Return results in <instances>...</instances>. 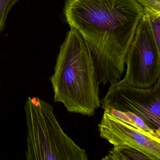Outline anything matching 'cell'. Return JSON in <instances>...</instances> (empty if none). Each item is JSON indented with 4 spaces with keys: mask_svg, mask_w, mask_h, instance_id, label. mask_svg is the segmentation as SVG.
I'll return each instance as SVG.
<instances>
[{
    "mask_svg": "<svg viewBox=\"0 0 160 160\" xmlns=\"http://www.w3.org/2000/svg\"><path fill=\"white\" fill-rule=\"evenodd\" d=\"M106 110L109 111L113 116L122 121L128 123L145 133L151 136L160 138V131L152 129L144 120L134 113L130 112H121L111 108H108Z\"/></svg>",
    "mask_w": 160,
    "mask_h": 160,
    "instance_id": "52a82bcc",
    "label": "cell"
},
{
    "mask_svg": "<svg viewBox=\"0 0 160 160\" xmlns=\"http://www.w3.org/2000/svg\"><path fill=\"white\" fill-rule=\"evenodd\" d=\"M49 80L54 102L62 103L68 112L92 117L101 106L100 83L94 60L75 30L67 32Z\"/></svg>",
    "mask_w": 160,
    "mask_h": 160,
    "instance_id": "7a4b0ae2",
    "label": "cell"
},
{
    "mask_svg": "<svg viewBox=\"0 0 160 160\" xmlns=\"http://www.w3.org/2000/svg\"><path fill=\"white\" fill-rule=\"evenodd\" d=\"M101 101L104 110L111 108L130 112L144 120L151 127L160 131V78L149 88H139L123 79L110 84Z\"/></svg>",
    "mask_w": 160,
    "mask_h": 160,
    "instance_id": "5b68a950",
    "label": "cell"
},
{
    "mask_svg": "<svg viewBox=\"0 0 160 160\" xmlns=\"http://www.w3.org/2000/svg\"><path fill=\"white\" fill-rule=\"evenodd\" d=\"M144 9L160 12V0H135Z\"/></svg>",
    "mask_w": 160,
    "mask_h": 160,
    "instance_id": "8fae6325",
    "label": "cell"
},
{
    "mask_svg": "<svg viewBox=\"0 0 160 160\" xmlns=\"http://www.w3.org/2000/svg\"><path fill=\"white\" fill-rule=\"evenodd\" d=\"M20 0H0V33L5 26L8 15L12 7Z\"/></svg>",
    "mask_w": 160,
    "mask_h": 160,
    "instance_id": "30bf717a",
    "label": "cell"
},
{
    "mask_svg": "<svg viewBox=\"0 0 160 160\" xmlns=\"http://www.w3.org/2000/svg\"><path fill=\"white\" fill-rule=\"evenodd\" d=\"M104 160H151L147 155L130 146H114L108 154L102 159Z\"/></svg>",
    "mask_w": 160,
    "mask_h": 160,
    "instance_id": "ba28073f",
    "label": "cell"
},
{
    "mask_svg": "<svg viewBox=\"0 0 160 160\" xmlns=\"http://www.w3.org/2000/svg\"><path fill=\"white\" fill-rule=\"evenodd\" d=\"M0 86H1V83H0Z\"/></svg>",
    "mask_w": 160,
    "mask_h": 160,
    "instance_id": "7c38bea8",
    "label": "cell"
},
{
    "mask_svg": "<svg viewBox=\"0 0 160 160\" xmlns=\"http://www.w3.org/2000/svg\"><path fill=\"white\" fill-rule=\"evenodd\" d=\"M63 12L90 50L100 84L121 80L144 8L135 0H67Z\"/></svg>",
    "mask_w": 160,
    "mask_h": 160,
    "instance_id": "6da1fadb",
    "label": "cell"
},
{
    "mask_svg": "<svg viewBox=\"0 0 160 160\" xmlns=\"http://www.w3.org/2000/svg\"><path fill=\"white\" fill-rule=\"evenodd\" d=\"M27 160H88L80 148L62 128L51 105L39 97H28Z\"/></svg>",
    "mask_w": 160,
    "mask_h": 160,
    "instance_id": "3957f363",
    "label": "cell"
},
{
    "mask_svg": "<svg viewBox=\"0 0 160 160\" xmlns=\"http://www.w3.org/2000/svg\"><path fill=\"white\" fill-rule=\"evenodd\" d=\"M157 43L160 45V12L144 9Z\"/></svg>",
    "mask_w": 160,
    "mask_h": 160,
    "instance_id": "9c48e42d",
    "label": "cell"
},
{
    "mask_svg": "<svg viewBox=\"0 0 160 160\" xmlns=\"http://www.w3.org/2000/svg\"><path fill=\"white\" fill-rule=\"evenodd\" d=\"M98 126L100 137L113 146H130L151 160H160V138L148 135L122 121L107 110H105Z\"/></svg>",
    "mask_w": 160,
    "mask_h": 160,
    "instance_id": "8992f818",
    "label": "cell"
},
{
    "mask_svg": "<svg viewBox=\"0 0 160 160\" xmlns=\"http://www.w3.org/2000/svg\"><path fill=\"white\" fill-rule=\"evenodd\" d=\"M123 80L139 88H149L160 78V45L157 43L145 12L137 28L125 60Z\"/></svg>",
    "mask_w": 160,
    "mask_h": 160,
    "instance_id": "277c9868",
    "label": "cell"
}]
</instances>
